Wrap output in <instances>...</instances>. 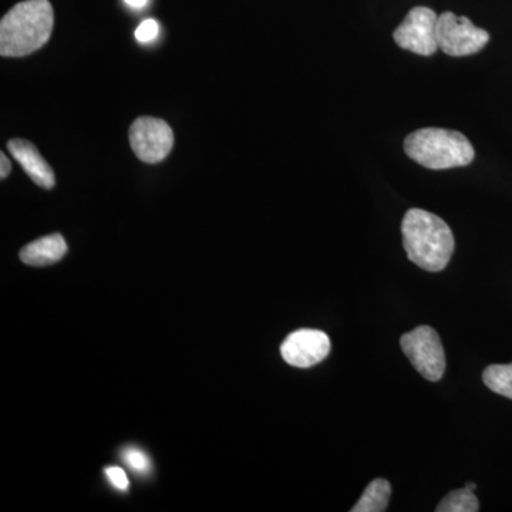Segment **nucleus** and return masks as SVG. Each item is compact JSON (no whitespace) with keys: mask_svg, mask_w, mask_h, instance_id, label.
<instances>
[{"mask_svg":"<svg viewBox=\"0 0 512 512\" xmlns=\"http://www.w3.org/2000/svg\"><path fill=\"white\" fill-rule=\"evenodd\" d=\"M437 15L434 10L417 6L407 13L406 18L394 30V42L402 49L420 56H431L439 49L437 43Z\"/></svg>","mask_w":512,"mask_h":512,"instance_id":"obj_6","label":"nucleus"},{"mask_svg":"<svg viewBox=\"0 0 512 512\" xmlns=\"http://www.w3.org/2000/svg\"><path fill=\"white\" fill-rule=\"evenodd\" d=\"M478 510H480V503L476 494L466 487L451 491L436 507L437 512H477Z\"/></svg>","mask_w":512,"mask_h":512,"instance_id":"obj_12","label":"nucleus"},{"mask_svg":"<svg viewBox=\"0 0 512 512\" xmlns=\"http://www.w3.org/2000/svg\"><path fill=\"white\" fill-rule=\"evenodd\" d=\"M407 156L429 170H448L473 163L476 153L466 136L446 128H421L404 140Z\"/></svg>","mask_w":512,"mask_h":512,"instance_id":"obj_3","label":"nucleus"},{"mask_svg":"<svg viewBox=\"0 0 512 512\" xmlns=\"http://www.w3.org/2000/svg\"><path fill=\"white\" fill-rule=\"evenodd\" d=\"M158 35V23L154 19H147L138 26L136 30V37L138 42L148 43L153 42Z\"/></svg>","mask_w":512,"mask_h":512,"instance_id":"obj_15","label":"nucleus"},{"mask_svg":"<svg viewBox=\"0 0 512 512\" xmlns=\"http://www.w3.org/2000/svg\"><path fill=\"white\" fill-rule=\"evenodd\" d=\"M128 137L134 154L147 164L160 163L174 146L173 130L156 117H138L131 124Z\"/></svg>","mask_w":512,"mask_h":512,"instance_id":"obj_7","label":"nucleus"},{"mask_svg":"<svg viewBox=\"0 0 512 512\" xmlns=\"http://www.w3.org/2000/svg\"><path fill=\"white\" fill-rule=\"evenodd\" d=\"M67 254V244L60 234L47 235L30 242L20 251V259L30 266H47L56 264Z\"/></svg>","mask_w":512,"mask_h":512,"instance_id":"obj_10","label":"nucleus"},{"mask_svg":"<svg viewBox=\"0 0 512 512\" xmlns=\"http://www.w3.org/2000/svg\"><path fill=\"white\" fill-rule=\"evenodd\" d=\"M55 25L49 0H25L6 13L0 22V53L22 57L46 45Z\"/></svg>","mask_w":512,"mask_h":512,"instance_id":"obj_2","label":"nucleus"},{"mask_svg":"<svg viewBox=\"0 0 512 512\" xmlns=\"http://www.w3.org/2000/svg\"><path fill=\"white\" fill-rule=\"evenodd\" d=\"M392 495V485L384 478H376L367 485L365 493L357 501L352 512H384Z\"/></svg>","mask_w":512,"mask_h":512,"instance_id":"obj_11","label":"nucleus"},{"mask_svg":"<svg viewBox=\"0 0 512 512\" xmlns=\"http://www.w3.org/2000/svg\"><path fill=\"white\" fill-rule=\"evenodd\" d=\"M8 150L25 173L32 178L33 183L45 190H52L55 187V173L52 167L47 164L40 151L28 140L23 138H13L8 143Z\"/></svg>","mask_w":512,"mask_h":512,"instance_id":"obj_9","label":"nucleus"},{"mask_svg":"<svg viewBox=\"0 0 512 512\" xmlns=\"http://www.w3.org/2000/svg\"><path fill=\"white\" fill-rule=\"evenodd\" d=\"M106 476L109 478L110 483L120 491L128 490V478L126 473L119 467L106 468Z\"/></svg>","mask_w":512,"mask_h":512,"instance_id":"obj_16","label":"nucleus"},{"mask_svg":"<svg viewBox=\"0 0 512 512\" xmlns=\"http://www.w3.org/2000/svg\"><path fill=\"white\" fill-rule=\"evenodd\" d=\"M404 355L414 369L429 382H439L446 370V353L439 333L430 326H419L400 339Z\"/></svg>","mask_w":512,"mask_h":512,"instance_id":"obj_4","label":"nucleus"},{"mask_svg":"<svg viewBox=\"0 0 512 512\" xmlns=\"http://www.w3.org/2000/svg\"><path fill=\"white\" fill-rule=\"evenodd\" d=\"M123 458L128 467L133 468L138 474H147L151 470L150 458L138 448H128L124 451Z\"/></svg>","mask_w":512,"mask_h":512,"instance_id":"obj_14","label":"nucleus"},{"mask_svg":"<svg viewBox=\"0 0 512 512\" xmlns=\"http://www.w3.org/2000/svg\"><path fill=\"white\" fill-rule=\"evenodd\" d=\"M403 247L413 264L429 272H440L454 252L450 227L429 211H407L402 224Z\"/></svg>","mask_w":512,"mask_h":512,"instance_id":"obj_1","label":"nucleus"},{"mask_svg":"<svg viewBox=\"0 0 512 512\" xmlns=\"http://www.w3.org/2000/svg\"><path fill=\"white\" fill-rule=\"evenodd\" d=\"M130 8L141 9L147 5L148 0H124Z\"/></svg>","mask_w":512,"mask_h":512,"instance_id":"obj_18","label":"nucleus"},{"mask_svg":"<svg viewBox=\"0 0 512 512\" xmlns=\"http://www.w3.org/2000/svg\"><path fill=\"white\" fill-rule=\"evenodd\" d=\"M0 165H2V171H0V178L5 180L6 177L10 174V170H12V164H10L9 158L5 156V153L0 154Z\"/></svg>","mask_w":512,"mask_h":512,"instance_id":"obj_17","label":"nucleus"},{"mask_svg":"<svg viewBox=\"0 0 512 512\" xmlns=\"http://www.w3.org/2000/svg\"><path fill=\"white\" fill-rule=\"evenodd\" d=\"M490 42V35L477 28L470 19L451 12L441 13L437 20V43L448 56L464 57L480 52Z\"/></svg>","mask_w":512,"mask_h":512,"instance_id":"obj_5","label":"nucleus"},{"mask_svg":"<svg viewBox=\"0 0 512 512\" xmlns=\"http://www.w3.org/2000/svg\"><path fill=\"white\" fill-rule=\"evenodd\" d=\"M466 488H468L470 491H476L477 485L474 483H467Z\"/></svg>","mask_w":512,"mask_h":512,"instance_id":"obj_19","label":"nucleus"},{"mask_svg":"<svg viewBox=\"0 0 512 512\" xmlns=\"http://www.w3.org/2000/svg\"><path fill=\"white\" fill-rule=\"evenodd\" d=\"M483 380L488 389L512 400V363L488 366L484 370Z\"/></svg>","mask_w":512,"mask_h":512,"instance_id":"obj_13","label":"nucleus"},{"mask_svg":"<svg viewBox=\"0 0 512 512\" xmlns=\"http://www.w3.org/2000/svg\"><path fill=\"white\" fill-rule=\"evenodd\" d=\"M330 340L322 330L301 329L291 333L281 346V355L288 365L308 369L328 357Z\"/></svg>","mask_w":512,"mask_h":512,"instance_id":"obj_8","label":"nucleus"}]
</instances>
